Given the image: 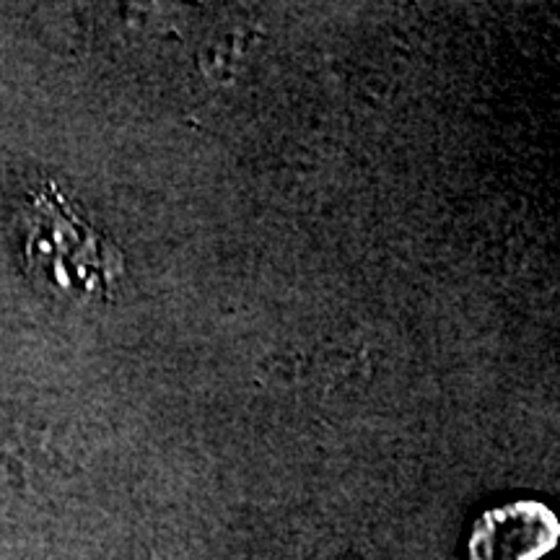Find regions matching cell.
Returning <instances> with one entry per match:
<instances>
[{
  "mask_svg": "<svg viewBox=\"0 0 560 560\" xmlns=\"http://www.w3.org/2000/svg\"><path fill=\"white\" fill-rule=\"evenodd\" d=\"M24 223L26 268L42 285L86 296L107 293L115 278L122 276L115 247L79 219L52 185L34 195Z\"/></svg>",
  "mask_w": 560,
  "mask_h": 560,
  "instance_id": "cell-1",
  "label": "cell"
},
{
  "mask_svg": "<svg viewBox=\"0 0 560 560\" xmlns=\"http://www.w3.org/2000/svg\"><path fill=\"white\" fill-rule=\"evenodd\" d=\"M560 524L548 506L516 501L490 509L475 522L472 560H540L558 545Z\"/></svg>",
  "mask_w": 560,
  "mask_h": 560,
  "instance_id": "cell-2",
  "label": "cell"
}]
</instances>
